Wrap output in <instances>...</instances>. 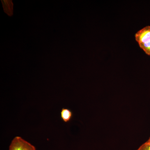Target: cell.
<instances>
[{"mask_svg": "<svg viewBox=\"0 0 150 150\" xmlns=\"http://www.w3.org/2000/svg\"><path fill=\"white\" fill-rule=\"evenodd\" d=\"M135 39L139 44L150 40V26L148 25L140 30L135 34Z\"/></svg>", "mask_w": 150, "mask_h": 150, "instance_id": "7a4b0ae2", "label": "cell"}, {"mask_svg": "<svg viewBox=\"0 0 150 150\" xmlns=\"http://www.w3.org/2000/svg\"><path fill=\"white\" fill-rule=\"evenodd\" d=\"M139 46L147 55L150 56V40L145 43L139 44Z\"/></svg>", "mask_w": 150, "mask_h": 150, "instance_id": "277c9868", "label": "cell"}, {"mask_svg": "<svg viewBox=\"0 0 150 150\" xmlns=\"http://www.w3.org/2000/svg\"><path fill=\"white\" fill-rule=\"evenodd\" d=\"M73 113L69 109L62 108L61 111V117L64 122L67 123L71 120L72 117Z\"/></svg>", "mask_w": 150, "mask_h": 150, "instance_id": "3957f363", "label": "cell"}, {"mask_svg": "<svg viewBox=\"0 0 150 150\" xmlns=\"http://www.w3.org/2000/svg\"><path fill=\"white\" fill-rule=\"evenodd\" d=\"M9 150H36L33 145L19 137L14 138Z\"/></svg>", "mask_w": 150, "mask_h": 150, "instance_id": "6da1fadb", "label": "cell"}, {"mask_svg": "<svg viewBox=\"0 0 150 150\" xmlns=\"http://www.w3.org/2000/svg\"><path fill=\"white\" fill-rule=\"evenodd\" d=\"M148 141H150V137L149 138V140H148Z\"/></svg>", "mask_w": 150, "mask_h": 150, "instance_id": "8992f818", "label": "cell"}, {"mask_svg": "<svg viewBox=\"0 0 150 150\" xmlns=\"http://www.w3.org/2000/svg\"><path fill=\"white\" fill-rule=\"evenodd\" d=\"M137 150H150V141H147Z\"/></svg>", "mask_w": 150, "mask_h": 150, "instance_id": "5b68a950", "label": "cell"}]
</instances>
